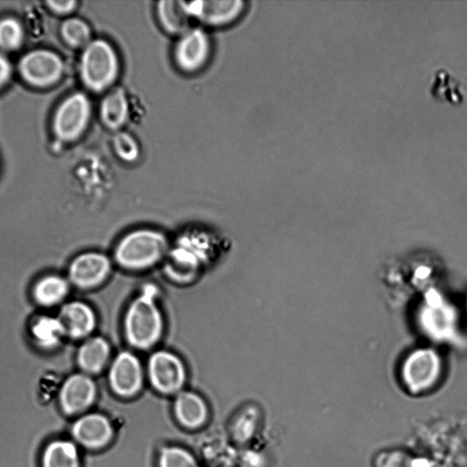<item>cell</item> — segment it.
Here are the masks:
<instances>
[{
  "instance_id": "cell-9",
  "label": "cell",
  "mask_w": 467,
  "mask_h": 467,
  "mask_svg": "<svg viewBox=\"0 0 467 467\" xmlns=\"http://www.w3.org/2000/svg\"><path fill=\"white\" fill-rule=\"evenodd\" d=\"M96 397L97 388L92 379L87 374L77 373L62 383L57 404L61 411L71 418L87 410L94 403Z\"/></svg>"
},
{
  "instance_id": "cell-3",
  "label": "cell",
  "mask_w": 467,
  "mask_h": 467,
  "mask_svg": "<svg viewBox=\"0 0 467 467\" xmlns=\"http://www.w3.org/2000/svg\"><path fill=\"white\" fill-rule=\"evenodd\" d=\"M120 70L119 55L114 47L103 39L90 41L80 58V76L85 86L101 92L117 80Z\"/></svg>"
},
{
  "instance_id": "cell-8",
  "label": "cell",
  "mask_w": 467,
  "mask_h": 467,
  "mask_svg": "<svg viewBox=\"0 0 467 467\" xmlns=\"http://www.w3.org/2000/svg\"><path fill=\"white\" fill-rule=\"evenodd\" d=\"M148 375L150 383L158 391L170 394L183 386L186 371L178 356L170 351L160 350L150 357Z\"/></svg>"
},
{
  "instance_id": "cell-4",
  "label": "cell",
  "mask_w": 467,
  "mask_h": 467,
  "mask_svg": "<svg viewBox=\"0 0 467 467\" xmlns=\"http://www.w3.org/2000/svg\"><path fill=\"white\" fill-rule=\"evenodd\" d=\"M212 42L208 34L202 28H190L179 36L172 51L177 68L186 74L201 71L210 60Z\"/></svg>"
},
{
  "instance_id": "cell-13",
  "label": "cell",
  "mask_w": 467,
  "mask_h": 467,
  "mask_svg": "<svg viewBox=\"0 0 467 467\" xmlns=\"http://www.w3.org/2000/svg\"><path fill=\"white\" fill-rule=\"evenodd\" d=\"M110 273L109 258L100 253L89 252L77 256L69 265L68 276L80 288L100 285Z\"/></svg>"
},
{
  "instance_id": "cell-16",
  "label": "cell",
  "mask_w": 467,
  "mask_h": 467,
  "mask_svg": "<svg viewBox=\"0 0 467 467\" xmlns=\"http://www.w3.org/2000/svg\"><path fill=\"white\" fill-rule=\"evenodd\" d=\"M452 320L451 309L439 296H433L425 303L421 312V323L431 337H448L450 329L452 328Z\"/></svg>"
},
{
  "instance_id": "cell-2",
  "label": "cell",
  "mask_w": 467,
  "mask_h": 467,
  "mask_svg": "<svg viewBox=\"0 0 467 467\" xmlns=\"http://www.w3.org/2000/svg\"><path fill=\"white\" fill-rule=\"evenodd\" d=\"M168 248L163 234L152 229H138L124 235L118 243L114 256L128 270H143L161 259Z\"/></svg>"
},
{
  "instance_id": "cell-6",
  "label": "cell",
  "mask_w": 467,
  "mask_h": 467,
  "mask_svg": "<svg viewBox=\"0 0 467 467\" xmlns=\"http://www.w3.org/2000/svg\"><path fill=\"white\" fill-rule=\"evenodd\" d=\"M21 77L28 84L45 88L55 84L62 76L64 65L56 53L36 49L24 55L19 63Z\"/></svg>"
},
{
  "instance_id": "cell-12",
  "label": "cell",
  "mask_w": 467,
  "mask_h": 467,
  "mask_svg": "<svg viewBox=\"0 0 467 467\" xmlns=\"http://www.w3.org/2000/svg\"><path fill=\"white\" fill-rule=\"evenodd\" d=\"M142 381V368L138 358L129 351L120 352L109 372L111 389L122 397L133 396L140 389Z\"/></svg>"
},
{
  "instance_id": "cell-1",
  "label": "cell",
  "mask_w": 467,
  "mask_h": 467,
  "mask_svg": "<svg viewBox=\"0 0 467 467\" xmlns=\"http://www.w3.org/2000/svg\"><path fill=\"white\" fill-rule=\"evenodd\" d=\"M157 289L152 285L130 304L124 318L125 337L129 344L139 349L154 346L163 332V318L156 304Z\"/></svg>"
},
{
  "instance_id": "cell-28",
  "label": "cell",
  "mask_w": 467,
  "mask_h": 467,
  "mask_svg": "<svg viewBox=\"0 0 467 467\" xmlns=\"http://www.w3.org/2000/svg\"><path fill=\"white\" fill-rule=\"evenodd\" d=\"M12 74V67L9 60L0 54V88L5 86Z\"/></svg>"
},
{
  "instance_id": "cell-11",
  "label": "cell",
  "mask_w": 467,
  "mask_h": 467,
  "mask_svg": "<svg viewBox=\"0 0 467 467\" xmlns=\"http://www.w3.org/2000/svg\"><path fill=\"white\" fill-rule=\"evenodd\" d=\"M183 5L192 18L208 26H224L239 18L244 10L241 0H206L184 2Z\"/></svg>"
},
{
  "instance_id": "cell-25",
  "label": "cell",
  "mask_w": 467,
  "mask_h": 467,
  "mask_svg": "<svg viewBox=\"0 0 467 467\" xmlns=\"http://www.w3.org/2000/svg\"><path fill=\"white\" fill-rule=\"evenodd\" d=\"M116 155L125 162H133L140 156V146L133 136L127 132H118L113 139Z\"/></svg>"
},
{
  "instance_id": "cell-26",
  "label": "cell",
  "mask_w": 467,
  "mask_h": 467,
  "mask_svg": "<svg viewBox=\"0 0 467 467\" xmlns=\"http://www.w3.org/2000/svg\"><path fill=\"white\" fill-rule=\"evenodd\" d=\"M159 467H198L193 456L179 447L165 448L159 459Z\"/></svg>"
},
{
  "instance_id": "cell-14",
  "label": "cell",
  "mask_w": 467,
  "mask_h": 467,
  "mask_svg": "<svg viewBox=\"0 0 467 467\" xmlns=\"http://www.w3.org/2000/svg\"><path fill=\"white\" fill-rule=\"evenodd\" d=\"M58 318L63 325L66 336L72 338H81L89 335L94 330L97 322L93 309L79 301L63 306Z\"/></svg>"
},
{
  "instance_id": "cell-22",
  "label": "cell",
  "mask_w": 467,
  "mask_h": 467,
  "mask_svg": "<svg viewBox=\"0 0 467 467\" xmlns=\"http://www.w3.org/2000/svg\"><path fill=\"white\" fill-rule=\"evenodd\" d=\"M69 290L67 281L59 275H49L40 278L33 288L36 301L45 306H51L61 302Z\"/></svg>"
},
{
  "instance_id": "cell-20",
  "label": "cell",
  "mask_w": 467,
  "mask_h": 467,
  "mask_svg": "<svg viewBox=\"0 0 467 467\" xmlns=\"http://www.w3.org/2000/svg\"><path fill=\"white\" fill-rule=\"evenodd\" d=\"M110 355V347L107 340L95 337L88 339L79 348L78 363L88 374H96L103 369Z\"/></svg>"
},
{
  "instance_id": "cell-19",
  "label": "cell",
  "mask_w": 467,
  "mask_h": 467,
  "mask_svg": "<svg viewBox=\"0 0 467 467\" xmlns=\"http://www.w3.org/2000/svg\"><path fill=\"white\" fill-rule=\"evenodd\" d=\"M174 411L178 420L188 428L201 426L207 417V407L203 400L190 391L178 395L174 403Z\"/></svg>"
},
{
  "instance_id": "cell-21",
  "label": "cell",
  "mask_w": 467,
  "mask_h": 467,
  "mask_svg": "<svg viewBox=\"0 0 467 467\" xmlns=\"http://www.w3.org/2000/svg\"><path fill=\"white\" fill-rule=\"evenodd\" d=\"M31 335L40 348L52 349L59 345L66 332L58 317L42 316L32 324Z\"/></svg>"
},
{
  "instance_id": "cell-10",
  "label": "cell",
  "mask_w": 467,
  "mask_h": 467,
  "mask_svg": "<svg viewBox=\"0 0 467 467\" xmlns=\"http://www.w3.org/2000/svg\"><path fill=\"white\" fill-rule=\"evenodd\" d=\"M69 434L83 448L99 450L111 441L113 428L105 415L91 412L76 419L70 425Z\"/></svg>"
},
{
  "instance_id": "cell-24",
  "label": "cell",
  "mask_w": 467,
  "mask_h": 467,
  "mask_svg": "<svg viewBox=\"0 0 467 467\" xmlns=\"http://www.w3.org/2000/svg\"><path fill=\"white\" fill-rule=\"evenodd\" d=\"M24 39V29L16 19L5 17L0 20V48L17 49Z\"/></svg>"
},
{
  "instance_id": "cell-18",
  "label": "cell",
  "mask_w": 467,
  "mask_h": 467,
  "mask_svg": "<svg viewBox=\"0 0 467 467\" xmlns=\"http://www.w3.org/2000/svg\"><path fill=\"white\" fill-rule=\"evenodd\" d=\"M129 112L127 96L120 88L110 90L103 98L99 106L100 119L110 130L120 129L128 120Z\"/></svg>"
},
{
  "instance_id": "cell-5",
  "label": "cell",
  "mask_w": 467,
  "mask_h": 467,
  "mask_svg": "<svg viewBox=\"0 0 467 467\" xmlns=\"http://www.w3.org/2000/svg\"><path fill=\"white\" fill-rule=\"evenodd\" d=\"M91 114V104L88 97L80 92L67 97L57 108L53 130L56 136L64 141L77 140L87 128Z\"/></svg>"
},
{
  "instance_id": "cell-27",
  "label": "cell",
  "mask_w": 467,
  "mask_h": 467,
  "mask_svg": "<svg viewBox=\"0 0 467 467\" xmlns=\"http://www.w3.org/2000/svg\"><path fill=\"white\" fill-rule=\"evenodd\" d=\"M47 7L55 14L67 15L74 11L77 5V1L64 0V1H47Z\"/></svg>"
},
{
  "instance_id": "cell-23",
  "label": "cell",
  "mask_w": 467,
  "mask_h": 467,
  "mask_svg": "<svg viewBox=\"0 0 467 467\" xmlns=\"http://www.w3.org/2000/svg\"><path fill=\"white\" fill-rule=\"evenodd\" d=\"M61 35L68 45L75 47H85L91 41L88 25L77 17L64 21L61 26Z\"/></svg>"
},
{
  "instance_id": "cell-7",
  "label": "cell",
  "mask_w": 467,
  "mask_h": 467,
  "mask_svg": "<svg viewBox=\"0 0 467 467\" xmlns=\"http://www.w3.org/2000/svg\"><path fill=\"white\" fill-rule=\"evenodd\" d=\"M441 370V359L432 349H418L407 357L401 370L402 379L410 391L418 393L433 386Z\"/></svg>"
},
{
  "instance_id": "cell-17",
  "label": "cell",
  "mask_w": 467,
  "mask_h": 467,
  "mask_svg": "<svg viewBox=\"0 0 467 467\" xmlns=\"http://www.w3.org/2000/svg\"><path fill=\"white\" fill-rule=\"evenodd\" d=\"M156 16L162 29L170 35L180 36L191 28L192 16L185 9L182 1L158 2Z\"/></svg>"
},
{
  "instance_id": "cell-15",
  "label": "cell",
  "mask_w": 467,
  "mask_h": 467,
  "mask_svg": "<svg viewBox=\"0 0 467 467\" xmlns=\"http://www.w3.org/2000/svg\"><path fill=\"white\" fill-rule=\"evenodd\" d=\"M81 456L77 443L66 438H55L43 448L40 467H81Z\"/></svg>"
}]
</instances>
